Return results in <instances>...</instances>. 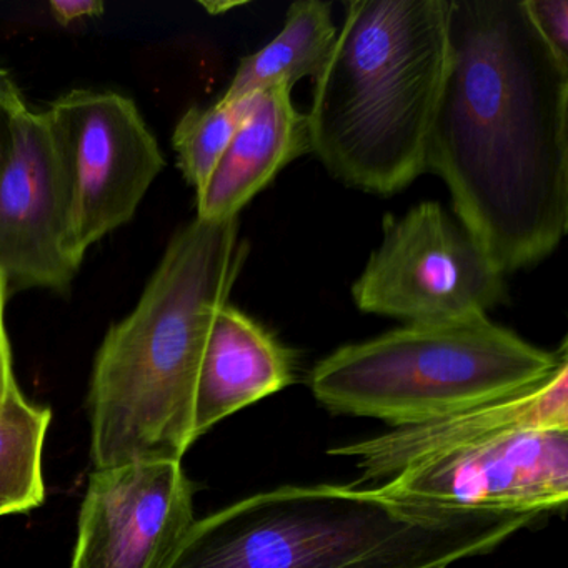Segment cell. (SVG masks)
<instances>
[{"label":"cell","mask_w":568,"mask_h":568,"mask_svg":"<svg viewBox=\"0 0 568 568\" xmlns=\"http://www.w3.org/2000/svg\"><path fill=\"white\" fill-rule=\"evenodd\" d=\"M291 91L274 88L255 95L251 112L197 192L199 219L239 217L282 169L311 152L307 114L295 109Z\"/></svg>","instance_id":"7c38bea8"},{"label":"cell","mask_w":568,"mask_h":568,"mask_svg":"<svg viewBox=\"0 0 568 568\" xmlns=\"http://www.w3.org/2000/svg\"><path fill=\"white\" fill-rule=\"evenodd\" d=\"M254 98L225 102L219 99L211 108H192L182 115L172 138L179 169L187 184L201 191L214 171L235 132L251 112Z\"/></svg>","instance_id":"9a60e30c"},{"label":"cell","mask_w":568,"mask_h":568,"mask_svg":"<svg viewBox=\"0 0 568 568\" xmlns=\"http://www.w3.org/2000/svg\"><path fill=\"white\" fill-rule=\"evenodd\" d=\"M51 410L26 400L19 387L0 404V517L44 501L42 452Z\"/></svg>","instance_id":"5bb4252c"},{"label":"cell","mask_w":568,"mask_h":568,"mask_svg":"<svg viewBox=\"0 0 568 568\" xmlns=\"http://www.w3.org/2000/svg\"><path fill=\"white\" fill-rule=\"evenodd\" d=\"M49 8L55 21L62 26L72 24L79 19L94 18L104 12V4L99 0H55Z\"/></svg>","instance_id":"d6986e66"},{"label":"cell","mask_w":568,"mask_h":568,"mask_svg":"<svg viewBox=\"0 0 568 568\" xmlns=\"http://www.w3.org/2000/svg\"><path fill=\"white\" fill-rule=\"evenodd\" d=\"M181 462L92 471L71 568H164L194 524Z\"/></svg>","instance_id":"ba28073f"},{"label":"cell","mask_w":568,"mask_h":568,"mask_svg":"<svg viewBox=\"0 0 568 568\" xmlns=\"http://www.w3.org/2000/svg\"><path fill=\"white\" fill-rule=\"evenodd\" d=\"M448 0H352L315 79L311 152L348 187L377 195L427 171L448 64Z\"/></svg>","instance_id":"7a4b0ae2"},{"label":"cell","mask_w":568,"mask_h":568,"mask_svg":"<svg viewBox=\"0 0 568 568\" xmlns=\"http://www.w3.org/2000/svg\"><path fill=\"white\" fill-rule=\"evenodd\" d=\"M295 358L264 325L231 304L215 315L195 388V438L294 382Z\"/></svg>","instance_id":"8fae6325"},{"label":"cell","mask_w":568,"mask_h":568,"mask_svg":"<svg viewBox=\"0 0 568 568\" xmlns=\"http://www.w3.org/2000/svg\"><path fill=\"white\" fill-rule=\"evenodd\" d=\"M568 428V358L544 381L454 414L338 445L328 454L357 462L354 485L375 487L427 458L484 444L501 435Z\"/></svg>","instance_id":"30bf717a"},{"label":"cell","mask_w":568,"mask_h":568,"mask_svg":"<svg viewBox=\"0 0 568 568\" xmlns=\"http://www.w3.org/2000/svg\"><path fill=\"white\" fill-rule=\"evenodd\" d=\"M568 358L495 324L488 315L407 324L344 345L315 365L312 394L335 414L392 427L424 424L544 381Z\"/></svg>","instance_id":"277c9868"},{"label":"cell","mask_w":568,"mask_h":568,"mask_svg":"<svg viewBox=\"0 0 568 568\" xmlns=\"http://www.w3.org/2000/svg\"><path fill=\"white\" fill-rule=\"evenodd\" d=\"M28 109L12 75L0 68V174L11 158L16 125Z\"/></svg>","instance_id":"e0dca14e"},{"label":"cell","mask_w":568,"mask_h":568,"mask_svg":"<svg viewBox=\"0 0 568 568\" xmlns=\"http://www.w3.org/2000/svg\"><path fill=\"white\" fill-rule=\"evenodd\" d=\"M537 31L561 61L568 62L567 0H524Z\"/></svg>","instance_id":"2e32d148"},{"label":"cell","mask_w":568,"mask_h":568,"mask_svg":"<svg viewBox=\"0 0 568 568\" xmlns=\"http://www.w3.org/2000/svg\"><path fill=\"white\" fill-rule=\"evenodd\" d=\"M384 500L418 514L531 515L565 510L568 428L501 435L447 452L375 485Z\"/></svg>","instance_id":"52a82bcc"},{"label":"cell","mask_w":568,"mask_h":568,"mask_svg":"<svg viewBox=\"0 0 568 568\" xmlns=\"http://www.w3.org/2000/svg\"><path fill=\"white\" fill-rule=\"evenodd\" d=\"M535 520L418 514L354 484L287 485L195 520L164 568H448Z\"/></svg>","instance_id":"3957f363"},{"label":"cell","mask_w":568,"mask_h":568,"mask_svg":"<svg viewBox=\"0 0 568 568\" xmlns=\"http://www.w3.org/2000/svg\"><path fill=\"white\" fill-rule=\"evenodd\" d=\"M448 64L427 169L498 271L538 264L568 227V62L524 0H448Z\"/></svg>","instance_id":"6da1fadb"},{"label":"cell","mask_w":568,"mask_h":568,"mask_svg":"<svg viewBox=\"0 0 568 568\" xmlns=\"http://www.w3.org/2000/svg\"><path fill=\"white\" fill-rule=\"evenodd\" d=\"M335 38L337 28L328 2H294L278 36L261 51L242 59L222 101H242L274 88L292 89L302 78L317 79Z\"/></svg>","instance_id":"4fadbf2b"},{"label":"cell","mask_w":568,"mask_h":568,"mask_svg":"<svg viewBox=\"0 0 568 568\" xmlns=\"http://www.w3.org/2000/svg\"><path fill=\"white\" fill-rule=\"evenodd\" d=\"M8 281L0 272V404L8 398L12 388L18 387L14 372H12L11 347H9L8 331H6L4 308L8 297Z\"/></svg>","instance_id":"ac0fdd59"},{"label":"cell","mask_w":568,"mask_h":568,"mask_svg":"<svg viewBox=\"0 0 568 568\" xmlns=\"http://www.w3.org/2000/svg\"><path fill=\"white\" fill-rule=\"evenodd\" d=\"M352 297L364 314L407 324L487 315L507 301L504 272L470 232L437 202H422L384 219V239L372 252Z\"/></svg>","instance_id":"8992f818"},{"label":"cell","mask_w":568,"mask_h":568,"mask_svg":"<svg viewBox=\"0 0 568 568\" xmlns=\"http://www.w3.org/2000/svg\"><path fill=\"white\" fill-rule=\"evenodd\" d=\"M68 205V251L85 252L134 217L165 168L164 154L132 99L75 89L45 111Z\"/></svg>","instance_id":"5b68a950"},{"label":"cell","mask_w":568,"mask_h":568,"mask_svg":"<svg viewBox=\"0 0 568 568\" xmlns=\"http://www.w3.org/2000/svg\"><path fill=\"white\" fill-rule=\"evenodd\" d=\"M81 264L68 251V205L45 112L19 118L0 174V272L8 288L65 292Z\"/></svg>","instance_id":"9c48e42d"}]
</instances>
